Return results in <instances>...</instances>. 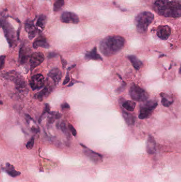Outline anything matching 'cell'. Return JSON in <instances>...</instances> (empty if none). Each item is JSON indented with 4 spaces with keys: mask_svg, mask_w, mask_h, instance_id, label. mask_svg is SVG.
<instances>
[{
    "mask_svg": "<svg viewBox=\"0 0 181 182\" xmlns=\"http://www.w3.org/2000/svg\"><path fill=\"white\" fill-rule=\"evenodd\" d=\"M180 73L181 74V67H180Z\"/></svg>",
    "mask_w": 181,
    "mask_h": 182,
    "instance_id": "cell-37",
    "label": "cell"
},
{
    "mask_svg": "<svg viewBox=\"0 0 181 182\" xmlns=\"http://www.w3.org/2000/svg\"><path fill=\"white\" fill-rule=\"evenodd\" d=\"M131 98L134 101L145 102L149 98V94L145 90L136 84H132L129 90Z\"/></svg>",
    "mask_w": 181,
    "mask_h": 182,
    "instance_id": "cell-5",
    "label": "cell"
},
{
    "mask_svg": "<svg viewBox=\"0 0 181 182\" xmlns=\"http://www.w3.org/2000/svg\"><path fill=\"white\" fill-rule=\"evenodd\" d=\"M1 105H2V104H3V102H2V101H1Z\"/></svg>",
    "mask_w": 181,
    "mask_h": 182,
    "instance_id": "cell-38",
    "label": "cell"
},
{
    "mask_svg": "<svg viewBox=\"0 0 181 182\" xmlns=\"http://www.w3.org/2000/svg\"><path fill=\"white\" fill-rule=\"evenodd\" d=\"M154 16L150 12L140 13L135 19V24L139 32L144 33L146 32L148 27L153 20Z\"/></svg>",
    "mask_w": 181,
    "mask_h": 182,
    "instance_id": "cell-4",
    "label": "cell"
},
{
    "mask_svg": "<svg viewBox=\"0 0 181 182\" xmlns=\"http://www.w3.org/2000/svg\"><path fill=\"white\" fill-rule=\"evenodd\" d=\"M33 48L36 49L38 48H48L50 47V44L45 38H39L33 43Z\"/></svg>",
    "mask_w": 181,
    "mask_h": 182,
    "instance_id": "cell-15",
    "label": "cell"
},
{
    "mask_svg": "<svg viewBox=\"0 0 181 182\" xmlns=\"http://www.w3.org/2000/svg\"><path fill=\"white\" fill-rule=\"evenodd\" d=\"M44 55L41 52H35L29 57V64L30 70H32L38 67L44 61Z\"/></svg>",
    "mask_w": 181,
    "mask_h": 182,
    "instance_id": "cell-8",
    "label": "cell"
},
{
    "mask_svg": "<svg viewBox=\"0 0 181 182\" xmlns=\"http://www.w3.org/2000/svg\"><path fill=\"white\" fill-rule=\"evenodd\" d=\"M4 170L9 175L12 177H17L18 176L20 175L21 172H20L16 171L14 167L11 165V164H10L9 163H6V168H4Z\"/></svg>",
    "mask_w": 181,
    "mask_h": 182,
    "instance_id": "cell-16",
    "label": "cell"
},
{
    "mask_svg": "<svg viewBox=\"0 0 181 182\" xmlns=\"http://www.w3.org/2000/svg\"><path fill=\"white\" fill-rule=\"evenodd\" d=\"M32 131L33 133H38V132L39 131V128H36L35 127H32Z\"/></svg>",
    "mask_w": 181,
    "mask_h": 182,
    "instance_id": "cell-35",
    "label": "cell"
},
{
    "mask_svg": "<svg viewBox=\"0 0 181 182\" xmlns=\"http://www.w3.org/2000/svg\"><path fill=\"white\" fill-rule=\"evenodd\" d=\"M85 58L87 60H103V58L97 53V48L95 47L92 48V50L86 53Z\"/></svg>",
    "mask_w": 181,
    "mask_h": 182,
    "instance_id": "cell-14",
    "label": "cell"
},
{
    "mask_svg": "<svg viewBox=\"0 0 181 182\" xmlns=\"http://www.w3.org/2000/svg\"><path fill=\"white\" fill-rule=\"evenodd\" d=\"M156 147V142L153 137L152 136H149L148 138L147 144V150L149 153H153L155 152Z\"/></svg>",
    "mask_w": 181,
    "mask_h": 182,
    "instance_id": "cell-18",
    "label": "cell"
},
{
    "mask_svg": "<svg viewBox=\"0 0 181 182\" xmlns=\"http://www.w3.org/2000/svg\"><path fill=\"white\" fill-rule=\"evenodd\" d=\"M122 115L124 120L128 125H133L134 124V118L133 115L125 111H122Z\"/></svg>",
    "mask_w": 181,
    "mask_h": 182,
    "instance_id": "cell-21",
    "label": "cell"
},
{
    "mask_svg": "<svg viewBox=\"0 0 181 182\" xmlns=\"http://www.w3.org/2000/svg\"><path fill=\"white\" fill-rule=\"evenodd\" d=\"M70 77H69V73H68V71H67V76L65 77V80H64L63 83V85H67V84H68V83H69V82H70Z\"/></svg>",
    "mask_w": 181,
    "mask_h": 182,
    "instance_id": "cell-31",
    "label": "cell"
},
{
    "mask_svg": "<svg viewBox=\"0 0 181 182\" xmlns=\"http://www.w3.org/2000/svg\"><path fill=\"white\" fill-rule=\"evenodd\" d=\"M29 84L33 91L41 89L45 85L44 77L41 73L36 74L32 77Z\"/></svg>",
    "mask_w": 181,
    "mask_h": 182,
    "instance_id": "cell-9",
    "label": "cell"
},
{
    "mask_svg": "<svg viewBox=\"0 0 181 182\" xmlns=\"http://www.w3.org/2000/svg\"><path fill=\"white\" fill-rule=\"evenodd\" d=\"M5 21L6 20L1 21V25L3 28L4 35L9 44L10 47L11 48L16 43L14 32L12 27Z\"/></svg>",
    "mask_w": 181,
    "mask_h": 182,
    "instance_id": "cell-7",
    "label": "cell"
},
{
    "mask_svg": "<svg viewBox=\"0 0 181 182\" xmlns=\"http://www.w3.org/2000/svg\"><path fill=\"white\" fill-rule=\"evenodd\" d=\"M155 8L161 16L176 18L181 16V1L157 0Z\"/></svg>",
    "mask_w": 181,
    "mask_h": 182,
    "instance_id": "cell-1",
    "label": "cell"
},
{
    "mask_svg": "<svg viewBox=\"0 0 181 182\" xmlns=\"http://www.w3.org/2000/svg\"><path fill=\"white\" fill-rule=\"evenodd\" d=\"M6 57L5 55H1L0 57V61H1V69L2 70L4 67L5 64V60H6Z\"/></svg>",
    "mask_w": 181,
    "mask_h": 182,
    "instance_id": "cell-30",
    "label": "cell"
},
{
    "mask_svg": "<svg viewBox=\"0 0 181 182\" xmlns=\"http://www.w3.org/2000/svg\"><path fill=\"white\" fill-rule=\"evenodd\" d=\"M162 103L165 107H169L173 103V100L171 96L164 93L161 94Z\"/></svg>",
    "mask_w": 181,
    "mask_h": 182,
    "instance_id": "cell-19",
    "label": "cell"
},
{
    "mask_svg": "<svg viewBox=\"0 0 181 182\" xmlns=\"http://www.w3.org/2000/svg\"><path fill=\"white\" fill-rule=\"evenodd\" d=\"M62 77V73L58 68H54L48 74V78L52 80L55 85H56L60 82Z\"/></svg>",
    "mask_w": 181,
    "mask_h": 182,
    "instance_id": "cell-12",
    "label": "cell"
},
{
    "mask_svg": "<svg viewBox=\"0 0 181 182\" xmlns=\"http://www.w3.org/2000/svg\"><path fill=\"white\" fill-rule=\"evenodd\" d=\"M171 33V29L168 26H160L157 31L158 37L162 40H166L168 39Z\"/></svg>",
    "mask_w": 181,
    "mask_h": 182,
    "instance_id": "cell-13",
    "label": "cell"
},
{
    "mask_svg": "<svg viewBox=\"0 0 181 182\" xmlns=\"http://www.w3.org/2000/svg\"><path fill=\"white\" fill-rule=\"evenodd\" d=\"M25 29L29 33L38 30L35 27L33 20H27L25 23Z\"/></svg>",
    "mask_w": 181,
    "mask_h": 182,
    "instance_id": "cell-23",
    "label": "cell"
},
{
    "mask_svg": "<svg viewBox=\"0 0 181 182\" xmlns=\"http://www.w3.org/2000/svg\"><path fill=\"white\" fill-rule=\"evenodd\" d=\"M61 20L62 22L66 24L72 23L74 24L79 22V18L76 14L71 12H64L61 16Z\"/></svg>",
    "mask_w": 181,
    "mask_h": 182,
    "instance_id": "cell-10",
    "label": "cell"
},
{
    "mask_svg": "<svg viewBox=\"0 0 181 182\" xmlns=\"http://www.w3.org/2000/svg\"><path fill=\"white\" fill-rule=\"evenodd\" d=\"M46 22V17L44 15H41L38 17L37 21L36 23V25L41 27V28L43 29L44 28Z\"/></svg>",
    "mask_w": 181,
    "mask_h": 182,
    "instance_id": "cell-24",
    "label": "cell"
},
{
    "mask_svg": "<svg viewBox=\"0 0 181 182\" xmlns=\"http://www.w3.org/2000/svg\"><path fill=\"white\" fill-rule=\"evenodd\" d=\"M19 57V62L21 64H24L28 60L29 55L27 54L25 48L23 46L20 49Z\"/></svg>",
    "mask_w": 181,
    "mask_h": 182,
    "instance_id": "cell-20",
    "label": "cell"
},
{
    "mask_svg": "<svg viewBox=\"0 0 181 182\" xmlns=\"http://www.w3.org/2000/svg\"><path fill=\"white\" fill-rule=\"evenodd\" d=\"M76 82H77L76 81H75V82H74V80H73V81L72 80V82H71V83H70V84L68 85V86H69V87H70V86H72V85H73L75 84V83H76Z\"/></svg>",
    "mask_w": 181,
    "mask_h": 182,
    "instance_id": "cell-36",
    "label": "cell"
},
{
    "mask_svg": "<svg viewBox=\"0 0 181 182\" xmlns=\"http://www.w3.org/2000/svg\"><path fill=\"white\" fill-rule=\"evenodd\" d=\"M3 77L4 78L14 83L16 89L20 92H25L28 91L26 83L23 78L16 71L12 70L7 72L3 74Z\"/></svg>",
    "mask_w": 181,
    "mask_h": 182,
    "instance_id": "cell-3",
    "label": "cell"
},
{
    "mask_svg": "<svg viewBox=\"0 0 181 182\" xmlns=\"http://www.w3.org/2000/svg\"><path fill=\"white\" fill-rule=\"evenodd\" d=\"M128 59L136 70H139L143 64L142 62L135 55H129L128 56Z\"/></svg>",
    "mask_w": 181,
    "mask_h": 182,
    "instance_id": "cell-17",
    "label": "cell"
},
{
    "mask_svg": "<svg viewBox=\"0 0 181 182\" xmlns=\"http://www.w3.org/2000/svg\"><path fill=\"white\" fill-rule=\"evenodd\" d=\"M50 112H51V111H50V105H49L48 103H46V104H45V106L44 109V111L43 112L41 116V117H40L39 119V123L41 122L42 117H43V116H44L45 114H46V113H50Z\"/></svg>",
    "mask_w": 181,
    "mask_h": 182,
    "instance_id": "cell-27",
    "label": "cell"
},
{
    "mask_svg": "<svg viewBox=\"0 0 181 182\" xmlns=\"http://www.w3.org/2000/svg\"><path fill=\"white\" fill-rule=\"evenodd\" d=\"M158 105L155 100H149L144 102L140 106V113L139 118L140 119H145L149 118L152 115L154 110Z\"/></svg>",
    "mask_w": 181,
    "mask_h": 182,
    "instance_id": "cell-6",
    "label": "cell"
},
{
    "mask_svg": "<svg viewBox=\"0 0 181 182\" xmlns=\"http://www.w3.org/2000/svg\"><path fill=\"white\" fill-rule=\"evenodd\" d=\"M34 142H35L34 137H32L30 140L27 142V143L26 144L25 147L28 149H32L34 145Z\"/></svg>",
    "mask_w": 181,
    "mask_h": 182,
    "instance_id": "cell-28",
    "label": "cell"
},
{
    "mask_svg": "<svg viewBox=\"0 0 181 182\" xmlns=\"http://www.w3.org/2000/svg\"><path fill=\"white\" fill-rule=\"evenodd\" d=\"M60 128L61 131H62V132L64 134H65V135H67V137L69 136V137H70L69 132L68 129H67V127L66 123L64 121H62L61 123Z\"/></svg>",
    "mask_w": 181,
    "mask_h": 182,
    "instance_id": "cell-26",
    "label": "cell"
},
{
    "mask_svg": "<svg viewBox=\"0 0 181 182\" xmlns=\"http://www.w3.org/2000/svg\"><path fill=\"white\" fill-rule=\"evenodd\" d=\"M83 152L86 156H88L90 159L95 163H98L103 160V156L102 154L96 152L87 147H86V149L85 148Z\"/></svg>",
    "mask_w": 181,
    "mask_h": 182,
    "instance_id": "cell-11",
    "label": "cell"
},
{
    "mask_svg": "<svg viewBox=\"0 0 181 182\" xmlns=\"http://www.w3.org/2000/svg\"><path fill=\"white\" fill-rule=\"evenodd\" d=\"M125 39L120 36H109L103 39L99 44V50L106 57L116 54L124 47Z\"/></svg>",
    "mask_w": 181,
    "mask_h": 182,
    "instance_id": "cell-2",
    "label": "cell"
},
{
    "mask_svg": "<svg viewBox=\"0 0 181 182\" xmlns=\"http://www.w3.org/2000/svg\"><path fill=\"white\" fill-rule=\"evenodd\" d=\"M61 62H62V65H63V68H65V67H66V66H67V61L65 60V59H63V58L62 57H61Z\"/></svg>",
    "mask_w": 181,
    "mask_h": 182,
    "instance_id": "cell-34",
    "label": "cell"
},
{
    "mask_svg": "<svg viewBox=\"0 0 181 182\" xmlns=\"http://www.w3.org/2000/svg\"><path fill=\"white\" fill-rule=\"evenodd\" d=\"M136 105V103L132 101H125L122 103L123 107L129 111H133Z\"/></svg>",
    "mask_w": 181,
    "mask_h": 182,
    "instance_id": "cell-22",
    "label": "cell"
},
{
    "mask_svg": "<svg viewBox=\"0 0 181 182\" xmlns=\"http://www.w3.org/2000/svg\"><path fill=\"white\" fill-rule=\"evenodd\" d=\"M64 5V0H56L54 4L53 10L54 12L60 11Z\"/></svg>",
    "mask_w": 181,
    "mask_h": 182,
    "instance_id": "cell-25",
    "label": "cell"
},
{
    "mask_svg": "<svg viewBox=\"0 0 181 182\" xmlns=\"http://www.w3.org/2000/svg\"><path fill=\"white\" fill-rule=\"evenodd\" d=\"M68 127H69V130L71 131V133L72 134V135L74 136H76L77 133H76V129L74 128V127H73V126H72V125L69 124V125H68Z\"/></svg>",
    "mask_w": 181,
    "mask_h": 182,
    "instance_id": "cell-29",
    "label": "cell"
},
{
    "mask_svg": "<svg viewBox=\"0 0 181 182\" xmlns=\"http://www.w3.org/2000/svg\"><path fill=\"white\" fill-rule=\"evenodd\" d=\"M61 108L62 109V110H68V109H70V107L68 103L65 102L61 105Z\"/></svg>",
    "mask_w": 181,
    "mask_h": 182,
    "instance_id": "cell-32",
    "label": "cell"
},
{
    "mask_svg": "<svg viewBox=\"0 0 181 182\" xmlns=\"http://www.w3.org/2000/svg\"><path fill=\"white\" fill-rule=\"evenodd\" d=\"M58 54L57 53L55 52H50L48 54L47 57L48 59H51V58H53V57H56Z\"/></svg>",
    "mask_w": 181,
    "mask_h": 182,
    "instance_id": "cell-33",
    "label": "cell"
}]
</instances>
